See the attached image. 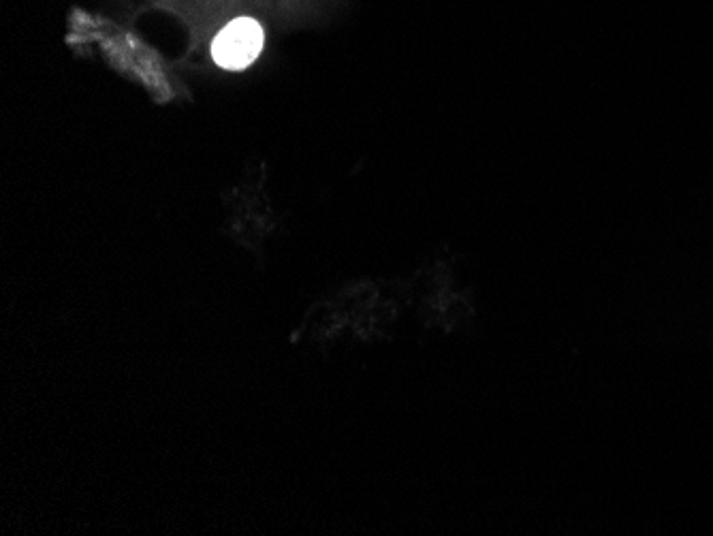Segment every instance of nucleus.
Returning <instances> with one entry per match:
<instances>
[{
	"mask_svg": "<svg viewBox=\"0 0 713 536\" xmlns=\"http://www.w3.org/2000/svg\"><path fill=\"white\" fill-rule=\"evenodd\" d=\"M261 50H263V30L255 20L250 18H240L227 24L223 30H220L212 45L214 60L220 67L231 71H240L252 65L261 54Z\"/></svg>",
	"mask_w": 713,
	"mask_h": 536,
	"instance_id": "nucleus-1",
	"label": "nucleus"
}]
</instances>
